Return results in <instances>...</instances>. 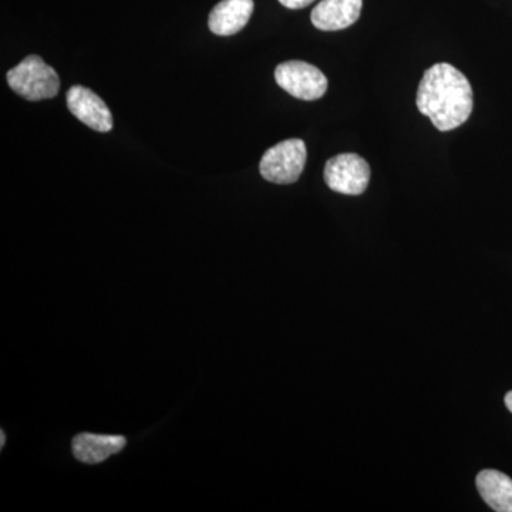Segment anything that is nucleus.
Wrapping results in <instances>:
<instances>
[{
    "label": "nucleus",
    "instance_id": "f8f14e48",
    "mask_svg": "<svg viewBox=\"0 0 512 512\" xmlns=\"http://www.w3.org/2000/svg\"><path fill=\"white\" fill-rule=\"evenodd\" d=\"M505 406L512 413V392H508L507 396H505Z\"/></svg>",
    "mask_w": 512,
    "mask_h": 512
},
{
    "label": "nucleus",
    "instance_id": "423d86ee",
    "mask_svg": "<svg viewBox=\"0 0 512 512\" xmlns=\"http://www.w3.org/2000/svg\"><path fill=\"white\" fill-rule=\"evenodd\" d=\"M66 101L70 113L92 130L107 133L113 128L109 107L87 87L73 86L66 94Z\"/></svg>",
    "mask_w": 512,
    "mask_h": 512
},
{
    "label": "nucleus",
    "instance_id": "9d476101",
    "mask_svg": "<svg viewBox=\"0 0 512 512\" xmlns=\"http://www.w3.org/2000/svg\"><path fill=\"white\" fill-rule=\"evenodd\" d=\"M481 498L497 512H512V480L497 470H484L477 476Z\"/></svg>",
    "mask_w": 512,
    "mask_h": 512
},
{
    "label": "nucleus",
    "instance_id": "20e7f679",
    "mask_svg": "<svg viewBox=\"0 0 512 512\" xmlns=\"http://www.w3.org/2000/svg\"><path fill=\"white\" fill-rule=\"evenodd\" d=\"M275 80L281 89L299 100H318L328 90L325 74L318 67L301 60H289L279 64L275 70Z\"/></svg>",
    "mask_w": 512,
    "mask_h": 512
},
{
    "label": "nucleus",
    "instance_id": "f03ea898",
    "mask_svg": "<svg viewBox=\"0 0 512 512\" xmlns=\"http://www.w3.org/2000/svg\"><path fill=\"white\" fill-rule=\"evenodd\" d=\"M10 89L29 101L53 99L60 90V79L55 69L42 57L28 56L8 72Z\"/></svg>",
    "mask_w": 512,
    "mask_h": 512
},
{
    "label": "nucleus",
    "instance_id": "ddd939ff",
    "mask_svg": "<svg viewBox=\"0 0 512 512\" xmlns=\"http://www.w3.org/2000/svg\"><path fill=\"white\" fill-rule=\"evenodd\" d=\"M5 446V433L2 431V447Z\"/></svg>",
    "mask_w": 512,
    "mask_h": 512
},
{
    "label": "nucleus",
    "instance_id": "7ed1b4c3",
    "mask_svg": "<svg viewBox=\"0 0 512 512\" xmlns=\"http://www.w3.org/2000/svg\"><path fill=\"white\" fill-rule=\"evenodd\" d=\"M306 157L305 143L299 138H289L265 151L259 171L269 183L293 184L303 173Z\"/></svg>",
    "mask_w": 512,
    "mask_h": 512
},
{
    "label": "nucleus",
    "instance_id": "0eeeda50",
    "mask_svg": "<svg viewBox=\"0 0 512 512\" xmlns=\"http://www.w3.org/2000/svg\"><path fill=\"white\" fill-rule=\"evenodd\" d=\"M363 0H322L312 10L313 26L325 32L349 28L362 13Z\"/></svg>",
    "mask_w": 512,
    "mask_h": 512
},
{
    "label": "nucleus",
    "instance_id": "9b49d317",
    "mask_svg": "<svg viewBox=\"0 0 512 512\" xmlns=\"http://www.w3.org/2000/svg\"><path fill=\"white\" fill-rule=\"evenodd\" d=\"M313 2H315V0H279V3L284 5L285 8L293 10L306 8V6L311 5Z\"/></svg>",
    "mask_w": 512,
    "mask_h": 512
},
{
    "label": "nucleus",
    "instance_id": "39448f33",
    "mask_svg": "<svg viewBox=\"0 0 512 512\" xmlns=\"http://www.w3.org/2000/svg\"><path fill=\"white\" fill-rule=\"evenodd\" d=\"M325 181L330 190L345 195H360L370 181V167L357 154H340L325 165Z\"/></svg>",
    "mask_w": 512,
    "mask_h": 512
},
{
    "label": "nucleus",
    "instance_id": "1a4fd4ad",
    "mask_svg": "<svg viewBox=\"0 0 512 512\" xmlns=\"http://www.w3.org/2000/svg\"><path fill=\"white\" fill-rule=\"evenodd\" d=\"M123 436H103V434L82 433L73 439V454L86 464H100L107 458L120 453L126 447Z\"/></svg>",
    "mask_w": 512,
    "mask_h": 512
},
{
    "label": "nucleus",
    "instance_id": "6e6552de",
    "mask_svg": "<svg viewBox=\"0 0 512 512\" xmlns=\"http://www.w3.org/2000/svg\"><path fill=\"white\" fill-rule=\"evenodd\" d=\"M254 12V0H221L208 19V26L214 35H237L247 26Z\"/></svg>",
    "mask_w": 512,
    "mask_h": 512
},
{
    "label": "nucleus",
    "instance_id": "f257e3e1",
    "mask_svg": "<svg viewBox=\"0 0 512 512\" xmlns=\"http://www.w3.org/2000/svg\"><path fill=\"white\" fill-rule=\"evenodd\" d=\"M416 104L437 130L451 131L466 123L473 113V87L456 67L437 63L424 72Z\"/></svg>",
    "mask_w": 512,
    "mask_h": 512
}]
</instances>
